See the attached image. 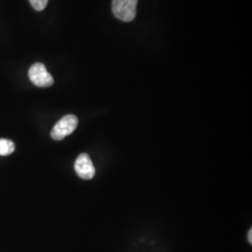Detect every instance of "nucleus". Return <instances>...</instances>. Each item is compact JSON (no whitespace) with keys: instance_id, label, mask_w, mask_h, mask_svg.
Segmentation results:
<instances>
[{"instance_id":"obj_1","label":"nucleus","mask_w":252,"mask_h":252,"mask_svg":"<svg viewBox=\"0 0 252 252\" xmlns=\"http://www.w3.org/2000/svg\"><path fill=\"white\" fill-rule=\"evenodd\" d=\"M138 0H112V12L123 22H132L135 18Z\"/></svg>"},{"instance_id":"obj_2","label":"nucleus","mask_w":252,"mask_h":252,"mask_svg":"<svg viewBox=\"0 0 252 252\" xmlns=\"http://www.w3.org/2000/svg\"><path fill=\"white\" fill-rule=\"evenodd\" d=\"M28 76L32 83L40 88H47L54 84V78L47 71V68L43 63L32 64L29 68Z\"/></svg>"},{"instance_id":"obj_3","label":"nucleus","mask_w":252,"mask_h":252,"mask_svg":"<svg viewBox=\"0 0 252 252\" xmlns=\"http://www.w3.org/2000/svg\"><path fill=\"white\" fill-rule=\"evenodd\" d=\"M79 124L78 118L75 115H66L62 118L55 126H54L51 135L54 140H62L65 136L71 135L76 130Z\"/></svg>"},{"instance_id":"obj_4","label":"nucleus","mask_w":252,"mask_h":252,"mask_svg":"<svg viewBox=\"0 0 252 252\" xmlns=\"http://www.w3.org/2000/svg\"><path fill=\"white\" fill-rule=\"evenodd\" d=\"M74 166L78 176L83 180H92L95 175L94 163L91 160L90 156L86 153H82L77 158Z\"/></svg>"},{"instance_id":"obj_5","label":"nucleus","mask_w":252,"mask_h":252,"mask_svg":"<svg viewBox=\"0 0 252 252\" xmlns=\"http://www.w3.org/2000/svg\"><path fill=\"white\" fill-rule=\"evenodd\" d=\"M15 151V145L9 140L5 138H0V155L7 156Z\"/></svg>"},{"instance_id":"obj_6","label":"nucleus","mask_w":252,"mask_h":252,"mask_svg":"<svg viewBox=\"0 0 252 252\" xmlns=\"http://www.w3.org/2000/svg\"><path fill=\"white\" fill-rule=\"evenodd\" d=\"M48 1L49 0H29L32 7L37 11H40V10L45 9L46 6L48 4Z\"/></svg>"},{"instance_id":"obj_7","label":"nucleus","mask_w":252,"mask_h":252,"mask_svg":"<svg viewBox=\"0 0 252 252\" xmlns=\"http://www.w3.org/2000/svg\"><path fill=\"white\" fill-rule=\"evenodd\" d=\"M248 238H249V242L250 244H252V230L251 229L250 230V232H249V234H248Z\"/></svg>"}]
</instances>
